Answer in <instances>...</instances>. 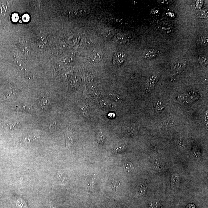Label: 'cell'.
Returning a JSON list of instances; mask_svg holds the SVG:
<instances>
[{"label": "cell", "instance_id": "14", "mask_svg": "<svg viewBox=\"0 0 208 208\" xmlns=\"http://www.w3.org/2000/svg\"><path fill=\"white\" fill-rule=\"evenodd\" d=\"M146 191V188L143 184H138L136 189V193L137 196H141L144 194Z\"/></svg>", "mask_w": 208, "mask_h": 208}, {"label": "cell", "instance_id": "19", "mask_svg": "<svg viewBox=\"0 0 208 208\" xmlns=\"http://www.w3.org/2000/svg\"><path fill=\"white\" fill-rule=\"evenodd\" d=\"M176 119L174 117L171 116L164 120L163 124L166 126H170L174 125Z\"/></svg>", "mask_w": 208, "mask_h": 208}, {"label": "cell", "instance_id": "3", "mask_svg": "<svg viewBox=\"0 0 208 208\" xmlns=\"http://www.w3.org/2000/svg\"><path fill=\"white\" fill-rule=\"evenodd\" d=\"M160 75L154 74L147 79L145 85V91L147 93H149L152 91L159 79Z\"/></svg>", "mask_w": 208, "mask_h": 208}, {"label": "cell", "instance_id": "20", "mask_svg": "<svg viewBox=\"0 0 208 208\" xmlns=\"http://www.w3.org/2000/svg\"><path fill=\"white\" fill-rule=\"evenodd\" d=\"M107 97L109 100L113 101L115 102L121 103L123 101L122 99L116 94H108Z\"/></svg>", "mask_w": 208, "mask_h": 208}, {"label": "cell", "instance_id": "6", "mask_svg": "<svg viewBox=\"0 0 208 208\" xmlns=\"http://www.w3.org/2000/svg\"><path fill=\"white\" fill-rule=\"evenodd\" d=\"M160 52V51L159 50L154 49H148L144 52L143 58L146 60L154 59L159 55Z\"/></svg>", "mask_w": 208, "mask_h": 208}, {"label": "cell", "instance_id": "29", "mask_svg": "<svg viewBox=\"0 0 208 208\" xmlns=\"http://www.w3.org/2000/svg\"><path fill=\"white\" fill-rule=\"evenodd\" d=\"M20 124V123H10L7 124V126L9 127V129L11 130L14 129L15 128L18 126Z\"/></svg>", "mask_w": 208, "mask_h": 208}, {"label": "cell", "instance_id": "4", "mask_svg": "<svg viewBox=\"0 0 208 208\" xmlns=\"http://www.w3.org/2000/svg\"><path fill=\"white\" fill-rule=\"evenodd\" d=\"M127 58V55L125 52L122 51L116 52L113 57V63L116 66H121L125 63Z\"/></svg>", "mask_w": 208, "mask_h": 208}, {"label": "cell", "instance_id": "23", "mask_svg": "<svg viewBox=\"0 0 208 208\" xmlns=\"http://www.w3.org/2000/svg\"><path fill=\"white\" fill-rule=\"evenodd\" d=\"M127 148V145H122L115 148L114 150V151L116 154H119L125 151Z\"/></svg>", "mask_w": 208, "mask_h": 208}, {"label": "cell", "instance_id": "17", "mask_svg": "<svg viewBox=\"0 0 208 208\" xmlns=\"http://www.w3.org/2000/svg\"><path fill=\"white\" fill-rule=\"evenodd\" d=\"M198 60L200 65L202 66H207L208 58L207 55L204 54L200 55L198 56Z\"/></svg>", "mask_w": 208, "mask_h": 208}, {"label": "cell", "instance_id": "11", "mask_svg": "<svg viewBox=\"0 0 208 208\" xmlns=\"http://www.w3.org/2000/svg\"><path fill=\"white\" fill-rule=\"evenodd\" d=\"M38 137L32 135H27L22 138L21 140V143L22 144H27L33 142L36 138H38Z\"/></svg>", "mask_w": 208, "mask_h": 208}, {"label": "cell", "instance_id": "22", "mask_svg": "<svg viewBox=\"0 0 208 208\" xmlns=\"http://www.w3.org/2000/svg\"><path fill=\"white\" fill-rule=\"evenodd\" d=\"M16 108L19 111H28L31 110V106L27 105H20L16 106Z\"/></svg>", "mask_w": 208, "mask_h": 208}, {"label": "cell", "instance_id": "13", "mask_svg": "<svg viewBox=\"0 0 208 208\" xmlns=\"http://www.w3.org/2000/svg\"><path fill=\"white\" fill-rule=\"evenodd\" d=\"M19 46L22 52L25 55H28L30 54V50L29 47L23 41L19 42Z\"/></svg>", "mask_w": 208, "mask_h": 208}, {"label": "cell", "instance_id": "30", "mask_svg": "<svg viewBox=\"0 0 208 208\" xmlns=\"http://www.w3.org/2000/svg\"><path fill=\"white\" fill-rule=\"evenodd\" d=\"M160 205V204L158 201H155L151 203L150 205V208H158Z\"/></svg>", "mask_w": 208, "mask_h": 208}, {"label": "cell", "instance_id": "34", "mask_svg": "<svg viewBox=\"0 0 208 208\" xmlns=\"http://www.w3.org/2000/svg\"><path fill=\"white\" fill-rule=\"evenodd\" d=\"M204 4V2L203 1H197L195 3V6L197 8L200 9L202 7Z\"/></svg>", "mask_w": 208, "mask_h": 208}, {"label": "cell", "instance_id": "10", "mask_svg": "<svg viewBox=\"0 0 208 208\" xmlns=\"http://www.w3.org/2000/svg\"><path fill=\"white\" fill-rule=\"evenodd\" d=\"M66 142V146L67 147L70 148L71 147L73 143V140L72 136L71 131L68 128L65 134Z\"/></svg>", "mask_w": 208, "mask_h": 208}, {"label": "cell", "instance_id": "1", "mask_svg": "<svg viewBox=\"0 0 208 208\" xmlns=\"http://www.w3.org/2000/svg\"><path fill=\"white\" fill-rule=\"evenodd\" d=\"M200 94L195 91H190L179 95L176 99L184 104L193 103L200 98Z\"/></svg>", "mask_w": 208, "mask_h": 208}, {"label": "cell", "instance_id": "35", "mask_svg": "<svg viewBox=\"0 0 208 208\" xmlns=\"http://www.w3.org/2000/svg\"><path fill=\"white\" fill-rule=\"evenodd\" d=\"M22 19H23V21L25 22H27L29 21V16L27 14H25L23 15V17H22Z\"/></svg>", "mask_w": 208, "mask_h": 208}, {"label": "cell", "instance_id": "2", "mask_svg": "<svg viewBox=\"0 0 208 208\" xmlns=\"http://www.w3.org/2000/svg\"><path fill=\"white\" fill-rule=\"evenodd\" d=\"M187 62V59H180L174 62L171 67V75L177 76L182 73L186 68Z\"/></svg>", "mask_w": 208, "mask_h": 208}, {"label": "cell", "instance_id": "7", "mask_svg": "<svg viewBox=\"0 0 208 208\" xmlns=\"http://www.w3.org/2000/svg\"><path fill=\"white\" fill-rule=\"evenodd\" d=\"M139 126L136 123H131L128 125L125 128L126 133L131 136H136L139 132Z\"/></svg>", "mask_w": 208, "mask_h": 208}, {"label": "cell", "instance_id": "12", "mask_svg": "<svg viewBox=\"0 0 208 208\" xmlns=\"http://www.w3.org/2000/svg\"><path fill=\"white\" fill-rule=\"evenodd\" d=\"M15 94H16L13 91H10L4 94L1 97V100L2 101H6L11 100L12 98L14 97Z\"/></svg>", "mask_w": 208, "mask_h": 208}, {"label": "cell", "instance_id": "36", "mask_svg": "<svg viewBox=\"0 0 208 208\" xmlns=\"http://www.w3.org/2000/svg\"><path fill=\"white\" fill-rule=\"evenodd\" d=\"M19 19V16L18 15L16 14H13L12 16V20L14 22H16L18 21Z\"/></svg>", "mask_w": 208, "mask_h": 208}, {"label": "cell", "instance_id": "8", "mask_svg": "<svg viewBox=\"0 0 208 208\" xmlns=\"http://www.w3.org/2000/svg\"><path fill=\"white\" fill-rule=\"evenodd\" d=\"M180 177L177 174H174L172 175L171 179V187L173 190H177L179 187L180 184Z\"/></svg>", "mask_w": 208, "mask_h": 208}, {"label": "cell", "instance_id": "18", "mask_svg": "<svg viewBox=\"0 0 208 208\" xmlns=\"http://www.w3.org/2000/svg\"><path fill=\"white\" fill-rule=\"evenodd\" d=\"M124 170L126 173L132 172L133 171L134 167L133 164L130 162H125L124 164Z\"/></svg>", "mask_w": 208, "mask_h": 208}, {"label": "cell", "instance_id": "16", "mask_svg": "<svg viewBox=\"0 0 208 208\" xmlns=\"http://www.w3.org/2000/svg\"><path fill=\"white\" fill-rule=\"evenodd\" d=\"M154 108L157 112H159L162 111L165 108L163 103L160 100H157L154 103Z\"/></svg>", "mask_w": 208, "mask_h": 208}, {"label": "cell", "instance_id": "33", "mask_svg": "<svg viewBox=\"0 0 208 208\" xmlns=\"http://www.w3.org/2000/svg\"><path fill=\"white\" fill-rule=\"evenodd\" d=\"M47 103H48V100H47L45 98H44L41 99L40 101V104L41 106L42 107L45 106L47 104Z\"/></svg>", "mask_w": 208, "mask_h": 208}, {"label": "cell", "instance_id": "37", "mask_svg": "<svg viewBox=\"0 0 208 208\" xmlns=\"http://www.w3.org/2000/svg\"><path fill=\"white\" fill-rule=\"evenodd\" d=\"M115 116V115L114 113H110L108 115V116H109L110 118H114V116Z\"/></svg>", "mask_w": 208, "mask_h": 208}, {"label": "cell", "instance_id": "32", "mask_svg": "<svg viewBox=\"0 0 208 208\" xmlns=\"http://www.w3.org/2000/svg\"><path fill=\"white\" fill-rule=\"evenodd\" d=\"M98 142L100 144H102L103 143L104 141V137L101 133L98 134L97 135Z\"/></svg>", "mask_w": 208, "mask_h": 208}, {"label": "cell", "instance_id": "28", "mask_svg": "<svg viewBox=\"0 0 208 208\" xmlns=\"http://www.w3.org/2000/svg\"><path fill=\"white\" fill-rule=\"evenodd\" d=\"M157 1L159 2L160 4H162L166 5H170L172 4L174 2V1H171V0H166V1Z\"/></svg>", "mask_w": 208, "mask_h": 208}, {"label": "cell", "instance_id": "27", "mask_svg": "<svg viewBox=\"0 0 208 208\" xmlns=\"http://www.w3.org/2000/svg\"><path fill=\"white\" fill-rule=\"evenodd\" d=\"M192 153L193 156L196 158L199 157L201 155V151L199 148L197 147H194Z\"/></svg>", "mask_w": 208, "mask_h": 208}, {"label": "cell", "instance_id": "31", "mask_svg": "<svg viewBox=\"0 0 208 208\" xmlns=\"http://www.w3.org/2000/svg\"><path fill=\"white\" fill-rule=\"evenodd\" d=\"M111 186L113 188H114V189L115 188L116 190L118 188L119 185H120L118 182H117L116 180H113L111 181Z\"/></svg>", "mask_w": 208, "mask_h": 208}, {"label": "cell", "instance_id": "21", "mask_svg": "<svg viewBox=\"0 0 208 208\" xmlns=\"http://www.w3.org/2000/svg\"><path fill=\"white\" fill-rule=\"evenodd\" d=\"M198 16L202 18L206 19L208 17V11L206 9L199 10L197 13Z\"/></svg>", "mask_w": 208, "mask_h": 208}, {"label": "cell", "instance_id": "15", "mask_svg": "<svg viewBox=\"0 0 208 208\" xmlns=\"http://www.w3.org/2000/svg\"><path fill=\"white\" fill-rule=\"evenodd\" d=\"M116 41L119 44H125L127 42V39L125 35L123 34H119L115 37Z\"/></svg>", "mask_w": 208, "mask_h": 208}, {"label": "cell", "instance_id": "5", "mask_svg": "<svg viewBox=\"0 0 208 208\" xmlns=\"http://www.w3.org/2000/svg\"><path fill=\"white\" fill-rule=\"evenodd\" d=\"M14 58L16 66L18 68L27 76L30 77L31 73L30 70L28 66L22 61L18 54L15 55Z\"/></svg>", "mask_w": 208, "mask_h": 208}, {"label": "cell", "instance_id": "24", "mask_svg": "<svg viewBox=\"0 0 208 208\" xmlns=\"http://www.w3.org/2000/svg\"><path fill=\"white\" fill-rule=\"evenodd\" d=\"M114 34V32L111 29H107L104 31V36L106 38H111Z\"/></svg>", "mask_w": 208, "mask_h": 208}, {"label": "cell", "instance_id": "26", "mask_svg": "<svg viewBox=\"0 0 208 208\" xmlns=\"http://www.w3.org/2000/svg\"><path fill=\"white\" fill-rule=\"evenodd\" d=\"M56 126V124L54 122H51L50 123H48L44 125L45 129L50 130H54Z\"/></svg>", "mask_w": 208, "mask_h": 208}, {"label": "cell", "instance_id": "25", "mask_svg": "<svg viewBox=\"0 0 208 208\" xmlns=\"http://www.w3.org/2000/svg\"><path fill=\"white\" fill-rule=\"evenodd\" d=\"M208 36L207 35H203L201 37L200 42L201 44L204 46H207L208 45Z\"/></svg>", "mask_w": 208, "mask_h": 208}, {"label": "cell", "instance_id": "9", "mask_svg": "<svg viewBox=\"0 0 208 208\" xmlns=\"http://www.w3.org/2000/svg\"><path fill=\"white\" fill-rule=\"evenodd\" d=\"M103 53L100 50H94L91 55V60L94 62L100 61L103 58Z\"/></svg>", "mask_w": 208, "mask_h": 208}]
</instances>
